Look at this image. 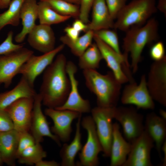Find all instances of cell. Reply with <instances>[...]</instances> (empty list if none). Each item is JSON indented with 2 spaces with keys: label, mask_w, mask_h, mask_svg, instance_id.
<instances>
[{
  "label": "cell",
  "mask_w": 166,
  "mask_h": 166,
  "mask_svg": "<svg viewBox=\"0 0 166 166\" xmlns=\"http://www.w3.org/2000/svg\"><path fill=\"white\" fill-rule=\"evenodd\" d=\"M67 61L64 54H57L43 72L39 93L42 104L47 108L60 107L67 99L71 86L66 69Z\"/></svg>",
  "instance_id": "obj_1"
},
{
  "label": "cell",
  "mask_w": 166,
  "mask_h": 166,
  "mask_svg": "<svg viewBox=\"0 0 166 166\" xmlns=\"http://www.w3.org/2000/svg\"><path fill=\"white\" fill-rule=\"evenodd\" d=\"M158 23L154 18L149 19L143 25L135 26L130 28L125 32L123 39V55L128 60L130 54L131 59V67L134 73L138 69L141 54L147 45L158 39Z\"/></svg>",
  "instance_id": "obj_2"
},
{
  "label": "cell",
  "mask_w": 166,
  "mask_h": 166,
  "mask_svg": "<svg viewBox=\"0 0 166 166\" xmlns=\"http://www.w3.org/2000/svg\"><path fill=\"white\" fill-rule=\"evenodd\" d=\"M86 85L97 98V106L116 107L121 95V84L111 71L102 74L96 69L83 70Z\"/></svg>",
  "instance_id": "obj_3"
},
{
  "label": "cell",
  "mask_w": 166,
  "mask_h": 166,
  "mask_svg": "<svg viewBox=\"0 0 166 166\" xmlns=\"http://www.w3.org/2000/svg\"><path fill=\"white\" fill-rule=\"evenodd\" d=\"M157 10L156 0H132L118 14L114 28L126 32L132 26H142Z\"/></svg>",
  "instance_id": "obj_4"
},
{
  "label": "cell",
  "mask_w": 166,
  "mask_h": 166,
  "mask_svg": "<svg viewBox=\"0 0 166 166\" xmlns=\"http://www.w3.org/2000/svg\"><path fill=\"white\" fill-rule=\"evenodd\" d=\"M82 127L87 131L86 141L79 153V161L77 165L97 166L99 163L98 155L103 149L97 136L96 125L91 116L84 117L81 121Z\"/></svg>",
  "instance_id": "obj_5"
},
{
  "label": "cell",
  "mask_w": 166,
  "mask_h": 166,
  "mask_svg": "<svg viewBox=\"0 0 166 166\" xmlns=\"http://www.w3.org/2000/svg\"><path fill=\"white\" fill-rule=\"evenodd\" d=\"M116 107L97 106L92 109L90 112L102 148L103 156L106 157L110 156L113 133L112 120Z\"/></svg>",
  "instance_id": "obj_6"
},
{
  "label": "cell",
  "mask_w": 166,
  "mask_h": 166,
  "mask_svg": "<svg viewBox=\"0 0 166 166\" xmlns=\"http://www.w3.org/2000/svg\"><path fill=\"white\" fill-rule=\"evenodd\" d=\"M93 39L101 53L103 59L117 80L121 84L128 82H135L130 69L128 61L123 55L118 54L94 34Z\"/></svg>",
  "instance_id": "obj_7"
},
{
  "label": "cell",
  "mask_w": 166,
  "mask_h": 166,
  "mask_svg": "<svg viewBox=\"0 0 166 166\" xmlns=\"http://www.w3.org/2000/svg\"><path fill=\"white\" fill-rule=\"evenodd\" d=\"M33 54L32 50L23 46L0 55V84H4L6 88L9 87L22 66Z\"/></svg>",
  "instance_id": "obj_8"
},
{
  "label": "cell",
  "mask_w": 166,
  "mask_h": 166,
  "mask_svg": "<svg viewBox=\"0 0 166 166\" xmlns=\"http://www.w3.org/2000/svg\"><path fill=\"white\" fill-rule=\"evenodd\" d=\"M114 119L121 125L125 139L132 143L144 130L143 116L133 107H116Z\"/></svg>",
  "instance_id": "obj_9"
},
{
  "label": "cell",
  "mask_w": 166,
  "mask_h": 166,
  "mask_svg": "<svg viewBox=\"0 0 166 166\" xmlns=\"http://www.w3.org/2000/svg\"><path fill=\"white\" fill-rule=\"evenodd\" d=\"M146 80L145 75H143L138 85L135 82L126 85L121 97L122 104L134 105L137 109H154L155 104L148 89Z\"/></svg>",
  "instance_id": "obj_10"
},
{
  "label": "cell",
  "mask_w": 166,
  "mask_h": 166,
  "mask_svg": "<svg viewBox=\"0 0 166 166\" xmlns=\"http://www.w3.org/2000/svg\"><path fill=\"white\" fill-rule=\"evenodd\" d=\"M66 69L70 82L69 92L65 103L61 106L54 109L68 110L81 114L90 112L92 109L89 101L83 98L79 92V82L75 76L77 71V66L73 61H67Z\"/></svg>",
  "instance_id": "obj_11"
},
{
  "label": "cell",
  "mask_w": 166,
  "mask_h": 166,
  "mask_svg": "<svg viewBox=\"0 0 166 166\" xmlns=\"http://www.w3.org/2000/svg\"><path fill=\"white\" fill-rule=\"evenodd\" d=\"M149 93L153 100L166 106V57L151 65L146 80Z\"/></svg>",
  "instance_id": "obj_12"
},
{
  "label": "cell",
  "mask_w": 166,
  "mask_h": 166,
  "mask_svg": "<svg viewBox=\"0 0 166 166\" xmlns=\"http://www.w3.org/2000/svg\"><path fill=\"white\" fill-rule=\"evenodd\" d=\"M65 46L62 44L53 50L41 55L33 54L22 66L18 74H21L34 87L37 77L53 62L57 54L64 49Z\"/></svg>",
  "instance_id": "obj_13"
},
{
  "label": "cell",
  "mask_w": 166,
  "mask_h": 166,
  "mask_svg": "<svg viewBox=\"0 0 166 166\" xmlns=\"http://www.w3.org/2000/svg\"><path fill=\"white\" fill-rule=\"evenodd\" d=\"M45 115L53 121V125L51 130L60 140L66 142L70 138L72 132L73 121L82 114L68 110H58L47 108L44 110Z\"/></svg>",
  "instance_id": "obj_14"
},
{
  "label": "cell",
  "mask_w": 166,
  "mask_h": 166,
  "mask_svg": "<svg viewBox=\"0 0 166 166\" xmlns=\"http://www.w3.org/2000/svg\"><path fill=\"white\" fill-rule=\"evenodd\" d=\"M154 142L144 130L132 143L131 150L123 166H152L151 153Z\"/></svg>",
  "instance_id": "obj_15"
},
{
  "label": "cell",
  "mask_w": 166,
  "mask_h": 166,
  "mask_svg": "<svg viewBox=\"0 0 166 166\" xmlns=\"http://www.w3.org/2000/svg\"><path fill=\"white\" fill-rule=\"evenodd\" d=\"M34 98H21L4 109L12 120L14 129L19 132L30 130Z\"/></svg>",
  "instance_id": "obj_16"
},
{
  "label": "cell",
  "mask_w": 166,
  "mask_h": 166,
  "mask_svg": "<svg viewBox=\"0 0 166 166\" xmlns=\"http://www.w3.org/2000/svg\"><path fill=\"white\" fill-rule=\"evenodd\" d=\"M42 97L39 93H37L34 98L32 111L30 129L31 134L36 143H40L43 141L44 137L46 136L51 139L60 146V140L51 132L49 122L42 112Z\"/></svg>",
  "instance_id": "obj_17"
},
{
  "label": "cell",
  "mask_w": 166,
  "mask_h": 166,
  "mask_svg": "<svg viewBox=\"0 0 166 166\" xmlns=\"http://www.w3.org/2000/svg\"><path fill=\"white\" fill-rule=\"evenodd\" d=\"M27 42L32 47L43 53L55 48V36L50 26L36 25L28 34Z\"/></svg>",
  "instance_id": "obj_18"
},
{
  "label": "cell",
  "mask_w": 166,
  "mask_h": 166,
  "mask_svg": "<svg viewBox=\"0 0 166 166\" xmlns=\"http://www.w3.org/2000/svg\"><path fill=\"white\" fill-rule=\"evenodd\" d=\"M119 124H113L112 140L111 148L110 166H123L131 150V144L123 137Z\"/></svg>",
  "instance_id": "obj_19"
},
{
  "label": "cell",
  "mask_w": 166,
  "mask_h": 166,
  "mask_svg": "<svg viewBox=\"0 0 166 166\" xmlns=\"http://www.w3.org/2000/svg\"><path fill=\"white\" fill-rule=\"evenodd\" d=\"M144 126V130L153 140L161 157V148L166 140V120L155 113L151 112L146 115Z\"/></svg>",
  "instance_id": "obj_20"
},
{
  "label": "cell",
  "mask_w": 166,
  "mask_h": 166,
  "mask_svg": "<svg viewBox=\"0 0 166 166\" xmlns=\"http://www.w3.org/2000/svg\"><path fill=\"white\" fill-rule=\"evenodd\" d=\"M20 132L13 129L0 132V152L2 161L9 166H14Z\"/></svg>",
  "instance_id": "obj_21"
},
{
  "label": "cell",
  "mask_w": 166,
  "mask_h": 166,
  "mask_svg": "<svg viewBox=\"0 0 166 166\" xmlns=\"http://www.w3.org/2000/svg\"><path fill=\"white\" fill-rule=\"evenodd\" d=\"M92 8V19L87 24L86 31L114 28V20L110 14L105 0H95Z\"/></svg>",
  "instance_id": "obj_22"
},
{
  "label": "cell",
  "mask_w": 166,
  "mask_h": 166,
  "mask_svg": "<svg viewBox=\"0 0 166 166\" xmlns=\"http://www.w3.org/2000/svg\"><path fill=\"white\" fill-rule=\"evenodd\" d=\"M37 18L38 4L36 0H25L20 13L22 28L21 31L15 36V42L21 43L24 41L26 36L36 25L35 22Z\"/></svg>",
  "instance_id": "obj_23"
},
{
  "label": "cell",
  "mask_w": 166,
  "mask_h": 166,
  "mask_svg": "<svg viewBox=\"0 0 166 166\" xmlns=\"http://www.w3.org/2000/svg\"><path fill=\"white\" fill-rule=\"evenodd\" d=\"M37 93L23 77L10 90L0 93V109H5L16 101L24 97H34Z\"/></svg>",
  "instance_id": "obj_24"
},
{
  "label": "cell",
  "mask_w": 166,
  "mask_h": 166,
  "mask_svg": "<svg viewBox=\"0 0 166 166\" xmlns=\"http://www.w3.org/2000/svg\"><path fill=\"white\" fill-rule=\"evenodd\" d=\"M81 114L77 118L76 124V131L73 140L69 144L65 143L60 152L62 166H75V159L77 153L81 150L82 145L81 142Z\"/></svg>",
  "instance_id": "obj_25"
},
{
  "label": "cell",
  "mask_w": 166,
  "mask_h": 166,
  "mask_svg": "<svg viewBox=\"0 0 166 166\" xmlns=\"http://www.w3.org/2000/svg\"><path fill=\"white\" fill-rule=\"evenodd\" d=\"M38 4V18L40 24L50 26L65 22L71 17L58 14L45 1L40 0Z\"/></svg>",
  "instance_id": "obj_26"
},
{
  "label": "cell",
  "mask_w": 166,
  "mask_h": 166,
  "mask_svg": "<svg viewBox=\"0 0 166 166\" xmlns=\"http://www.w3.org/2000/svg\"><path fill=\"white\" fill-rule=\"evenodd\" d=\"M94 35L93 31L88 30L75 40H71L66 35L61 36L60 39L62 44L70 48L73 55L79 57L92 44Z\"/></svg>",
  "instance_id": "obj_27"
},
{
  "label": "cell",
  "mask_w": 166,
  "mask_h": 166,
  "mask_svg": "<svg viewBox=\"0 0 166 166\" xmlns=\"http://www.w3.org/2000/svg\"><path fill=\"white\" fill-rule=\"evenodd\" d=\"M78 65L83 70L97 69L103 59L101 53L95 43H92L79 57Z\"/></svg>",
  "instance_id": "obj_28"
},
{
  "label": "cell",
  "mask_w": 166,
  "mask_h": 166,
  "mask_svg": "<svg viewBox=\"0 0 166 166\" xmlns=\"http://www.w3.org/2000/svg\"><path fill=\"white\" fill-rule=\"evenodd\" d=\"M25 0H12L7 10L0 14V31L5 26H18L20 22V13Z\"/></svg>",
  "instance_id": "obj_29"
},
{
  "label": "cell",
  "mask_w": 166,
  "mask_h": 166,
  "mask_svg": "<svg viewBox=\"0 0 166 166\" xmlns=\"http://www.w3.org/2000/svg\"><path fill=\"white\" fill-rule=\"evenodd\" d=\"M47 156V153L44 150L40 143H35L23 150L17 160L22 164L35 165Z\"/></svg>",
  "instance_id": "obj_30"
},
{
  "label": "cell",
  "mask_w": 166,
  "mask_h": 166,
  "mask_svg": "<svg viewBox=\"0 0 166 166\" xmlns=\"http://www.w3.org/2000/svg\"><path fill=\"white\" fill-rule=\"evenodd\" d=\"M47 2L55 11L64 16H69L79 18L80 7L78 5L66 2L63 0H40Z\"/></svg>",
  "instance_id": "obj_31"
},
{
  "label": "cell",
  "mask_w": 166,
  "mask_h": 166,
  "mask_svg": "<svg viewBox=\"0 0 166 166\" xmlns=\"http://www.w3.org/2000/svg\"><path fill=\"white\" fill-rule=\"evenodd\" d=\"M94 33L95 35L117 53L123 55L120 49L119 38L116 31L110 29H103L94 31Z\"/></svg>",
  "instance_id": "obj_32"
},
{
  "label": "cell",
  "mask_w": 166,
  "mask_h": 166,
  "mask_svg": "<svg viewBox=\"0 0 166 166\" xmlns=\"http://www.w3.org/2000/svg\"><path fill=\"white\" fill-rule=\"evenodd\" d=\"M13 31H9L5 40L0 44V55L6 54L24 46L23 44H15L13 42Z\"/></svg>",
  "instance_id": "obj_33"
},
{
  "label": "cell",
  "mask_w": 166,
  "mask_h": 166,
  "mask_svg": "<svg viewBox=\"0 0 166 166\" xmlns=\"http://www.w3.org/2000/svg\"><path fill=\"white\" fill-rule=\"evenodd\" d=\"M35 143L33 136L29 132H20L17 153V159L23 150Z\"/></svg>",
  "instance_id": "obj_34"
},
{
  "label": "cell",
  "mask_w": 166,
  "mask_h": 166,
  "mask_svg": "<svg viewBox=\"0 0 166 166\" xmlns=\"http://www.w3.org/2000/svg\"><path fill=\"white\" fill-rule=\"evenodd\" d=\"M95 0H81L79 18L87 24L89 22V15Z\"/></svg>",
  "instance_id": "obj_35"
},
{
  "label": "cell",
  "mask_w": 166,
  "mask_h": 166,
  "mask_svg": "<svg viewBox=\"0 0 166 166\" xmlns=\"http://www.w3.org/2000/svg\"><path fill=\"white\" fill-rule=\"evenodd\" d=\"M105 0L110 14L114 20L119 11L126 4L127 0Z\"/></svg>",
  "instance_id": "obj_36"
},
{
  "label": "cell",
  "mask_w": 166,
  "mask_h": 166,
  "mask_svg": "<svg viewBox=\"0 0 166 166\" xmlns=\"http://www.w3.org/2000/svg\"><path fill=\"white\" fill-rule=\"evenodd\" d=\"M165 50L162 42L158 41L151 47L149 54L151 58L154 61L161 60L164 58Z\"/></svg>",
  "instance_id": "obj_37"
},
{
  "label": "cell",
  "mask_w": 166,
  "mask_h": 166,
  "mask_svg": "<svg viewBox=\"0 0 166 166\" xmlns=\"http://www.w3.org/2000/svg\"><path fill=\"white\" fill-rule=\"evenodd\" d=\"M14 129L13 122L5 109H0V132Z\"/></svg>",
  "instance_id": "obj_38"
},
{
  "label": "cell",
  "mask_w": 166,
  "mask_h": 166,
  "mask_svg": "<svg viewBox=\"0 0 166 166\" xmlns=\"http://www.w3.org/2000/svg\"><path fill=\"white\" fill-rule=\"evenodd\" d=\"M64 31L66 33V35L71 40H75L79 37L80 32L72 26L66 27L64 29Z\"/></svg>",
  "instance_id": "obj_39"
},
{
  "label": "cell",
  "mask_w": 166,
  "mask_h": 166,
  "mask_svg": "<svg viewBox=\"0 0 166 166\" xmlns=\"http://www.w3.org/2000/svg\"><path fill=\"white\" fill-rule=\"evenodd\" d=\"M72 26L76 30L80 32H86L87 29V24L84 23L80 19H76L73 22Z\"/></svg>",
  "instance_id": "obj_40"
},
{
  "label": "cell",
  "mask_w": 166,
  "mask_h": 166,
  "mask_svg": "<svg viewBox=\"0 0 166 166\" xmlns=\"http://www.w3.org/2000/svg\"><path fill=\"white\" fill-rule=\"evenodd\" d=\"M60 164L54 160L51 161L44 160L39 161L35 164L36 166H59Z\"/></svg>",
  "instance_id": "obj_41"
},
{
  "label": "cell",
  "mask_w": 166,
  "mask_h": 166,
  "mask_svg": "<svg viewBox=\"0 0 166 166\" xmlns=\"http://www.w3.org/2000/svg\"><path fill=\"white\" fill-rule=\"evenodd\" d=\"M156 7L157 10H159L164 14H166V0H159Z\"/></svg>",
  "instance_id": "obj_42"
},
{
  "label": "cell",
  "mask_w": 166,
  "mask_h": 166,
  "mask_svg": "<svg viewBox=\"0 0 166 166\" xmlns=\"http://www.w3.org/2000/svg\"><path fill=\"white\" fill-rule=\"evenodd\" d=\"M161 151H162L164 154V157L162 160L163 163L162 164V165L165 166L166 165V140L165 141L161 147Z\"/></svg>",
  "instance_id": "obj_43"
},
{
  "label": "cell",
  "mask_w": 166,
  "mask_h": 166,
  "mask_svg": "<svg viewBox=\"0 0 166 166\" xmlns=\"http://www.w3.org/2000/svg\"><path fill=\"white\" fill-rule=\"evenodd\" d=\"M12 0H0V9L7 8Z\"/></svg>",
  "instance_id": "obj_44"
},
{
  "label": "cell",
  "mask_w": 166,
  "mask_h": 166,
  "mask_svg": "<svg viewBox=\"0 0 166 166\" xmlns=\"http://www.w3.org/2000/svg\"><path fill=\"white\" fill-rule=\"evenodd\" d=\"M160 116L161 118L166 120V112L162 109H160L159 111Z\"/></svg>",
  "instance_id": "obj_45"
},
{
  "label": "cell",
  "mask_w": 166,
  "mask_h": 166,
  "mask_svg": "<svg viewBox=\"0 0 166 166\" xmlns=\"http://www.w3.org/2000/svg\"><path fill=\"white\" fill-rule=\"evenodd\" d=\"M68 2L75 4L76 5H80L81 0H63Z\"/></svg>",
  "instance_id": "obj_46"
},
{
  "label": "cell",
  "mask_w": 166,
  "mask_h": 166,
  "mask_svg": "<svg viewBox=\"0 0 166 166\" xmlns=\"http://www.w3.org/2000/svg\"><path fill=\"white\" fill-rule=\"evenodd\" d=\"M3 163L2 160V158L0 152V166L2 165L3 164Z\"/></svg>",
  "instance_id": "obj_47"
},
{
  "label": "cell",
  "mask_w": 166,
  "mask_h": 166,
  "mask_svg": "<svg viewBox=\"0 0 166 166\" xmlns=\"http://www.w3.org/2000/svg\"><path fill=\"white\" fill-rule=\"evenodd\" d=\"M1 84H0V85Z\"/></svg>",
  "instance_id": "obj_48"
}]
</instances>
